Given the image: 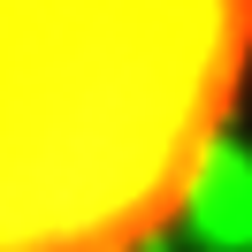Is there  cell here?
<instances>
[{
	"label": "cell",
	"mask_w": 252,
	"mask_h": 252,
	"mask_svg": "<svg viewBox=\"0 0 252 252\" xmlns=\"http://www.w3.org/2000/svg\"><path fill=\"white\" fill-rule=\"evenodd\" d=\"M252 115V0H0V252H168Z\"/></svg>",
	"instance_id": "obj_1"
}]
</instances>
